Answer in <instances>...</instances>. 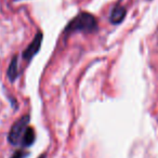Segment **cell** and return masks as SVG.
<instances>
[{"instance_id": "6", "label": "cell", "mask_w": 158, "mask_h": 158, "mask_svg": "<svg viewBox=\"0 0 158 158\" xmlns=\"http://www.w3.org/2000/svg\"><path fill=\"white\" fill-rule=\"evenodd\" d=\"M19 75V69H18V56H13L11 63H10L9 67H8V77H9L10 81L13 82Z\"/></svg>"}, {"instance_id": "3", "label": "cell", "mask_w": 158, "mask_h": 158, "mask_svg": "<svg viewBox=\"0 0 158 158\" xmlns=\"http://www.w3.org/2000/svg\"><path fill=\"white\" fill-rule=\"evenodd\" d=\"M42 40H44V34L41 31H38L36 34L35 38L33 39V41L29 44V46L23 52V59L26 61H31L38 52H39L40 48H41Z\"/></svg>"}, {"instance_id": "5", "label": "cell", "mask_w": 158, "mask_h": 158, "mask_svg": "<svg viewBox=\"0 0 158 158\" xmlns=\"http://www.w3.org/2000/svg\"><path fill=\"white\" fill-rule=\"evenodd\" d=\"M35 139H36V135H35L34 129L31 127H27L22 138L23 146H31V145L35 142Z\"/></svg>"}, {"instance_id": "7", "label": "cell", "mask_w": 158, "mask_h": 158, "mask_svg": "<svg viewBox=\"0 0 158 158\" xmlns=\"http://www.w3.org/2000/svg\"><path fill=\"white\" fill-rule=\"evenodd\" d=\"M24 156H25V154L23 153L22 151H19V152H16V153H14V155L12 156L11 158H24Z\"/></svg>"}, {"instance_id": "4", "label": "cell", "mask_w": 158, "mask_h": 158, "mask_svg": "<svg viewBox=\"0 0 158 158\" xmlns=\"http://www.w3.org/2000/svg\"><path fill=\"white\" fill-rule=\"evenodd\" d=\"M126 15H127V10L123 6H115L110 14V22L114 25H119L123 22Z\"/></svg>"}, {"instance_id": "1", "label": "cell", "mask_w": 158, "mask_h": 158, "mask_svg": "<svg viewBox=\"0 0 158 158\" xmlns=\"http://www.w3.org/2000/svg\"><path fill=\"white\" fill-rule=\"evenodd\" d=\"M98 28L99 27H98V21L95 16L89 12H81L68 22L64 29V36L67 37L68 35L77 33V31L91 34L97 31Z\"/></svg>"}, {"instance_id": "2", "label": "cell", "mask_w": 158, "mask_h": 158, "mask_svg": "<svg viewBox=\"0 0 158 158\" xmlns=\"http://www.w3.org/2000/svg\"><path fill=\"white\" fill-rule=\"evenodd\" d=\"M29 115H25L23 116L22 118H20L13 126H12L11 130H10V133H9V139L10 143L13 145H16L23 138V134H24L25 130L27 128V125L29 123Z\"/></svg>"}]
</instances>
